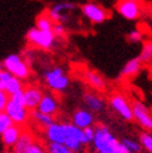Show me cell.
I'll list each match as a JSON object with an SVG mask.
<instances>
[{
	"label": "cell",
	"mask_w": 152,
	"mask_h": 153,
	"mask_svg": "<svg viewBox=\"0 0 152 153\" xmlns=\"http://www.w3.org/2000/svg\"><path fill=\"white\" fill-rule=\"evenodd\" d=\"M45 138L48 142L63 143L75 153H79L86 146L82 129L69 122L54 121L44 129Z\"/></svg>",
	"instance_id": "obj_1"
},
{
	"label": "cell",
	"mask_w": 152,
	"mask_h": 153,
	"mask_svg": "<svg viewBox=\"0 0 152 153\" xmlns=\"http://www.w3.org/2000/svg\"><path fill=\"white\" fill-rule=\"evenodd\" d=\"M95 137L92 141V146L96 153H120L126 151L124 144L121 143L117 137L111 132V129L102 123L94 125Z\"/></svg>",
	"instance_id": "obj_2"
},
{
	"label": "cell",
	"mask_w": 152,
	"mask_h": 153,
	"mask_svg": "<svg viewBox=\"0 0 152 153\" xmlns=\"http://www.w3.org/2000/svg\"><path fill=\"white\" fill-rule=\"evenodd\" d=\"M4 112L10 117L14 125L26 127L28 121L30 120V111L25 107L22 90L9 96Z\"/></svg>",
	"instance_id": "obj_3"
},
{
	"label": "cell",
	"mask_w": 152,
	"mask_h": 153,
	"mask_svg": "<svg viewBox=\"0 0 152 153\" xmlns=\"http://www.w3.org/2000/svg\"><path fill=\"white\" fill-rule=\"evenodd\" d=\"M42 79L46 87L56 94L64 92L70 86V77L61 66H51L45 68L42 72Z\"/></svg>",
	"instance_id": "obj_4"
},
{
	"label": "cell",
	"mask_w": 152,
	"mask_h": 153,
	"mask_svg": "<svg viewBox=\"0 0 152 153\" xmlns=\"http://www.w3.org/2000/svg\"><path fill=\"white\" fill-rule=\"evenodd\" d=\"M3 68L10 72L13 76L20 79L21 81L28 80L31 75V68L29 62L20 53H10L1 61Z\"/></svg>",
	"instance_id": "obj_5"
},
{
	"label": "cell",
	"mask_w": 152,
	"mask_h": 153,
	"mask_svg": "<svg viewBox=\"0 0 152 153\" xmlns=\"http://www.w3.org/2000/svg\"><path fill=\"white\" fill-rule=\"evenodd\" d=\"M26 41L30 46L35 49L49 51L54 48L56 42V36L52 33V30H40L36 26H34L28 30Z\"/></svg>",
	"instance_id": "obj_6"
},
{
	"label": "cell",
	"mask_w": 152,
	"mask_h": 153,
	"mask_svg": "<svg viewBox=\"0 0 152 153\" xmlns=\"http://www.w3.org/2000/svg\"><path fill=\"white\" fill-rule=\"evenodd\" d=\"M81 13L92 24H102L109 19L110 13L105 7L95 1H87L81 5Z\"/></svg>",
	"instance_id": "obj_7"
},
{
	"label": "cell",
	"mask_w": 152,
	"mask_h": 153,
	"mask_svg": "<svg viewBox=\"0 0 152 153\" xmlns=\"http://www.w3.org/2000/svg\"><path fill=\"white\" fill-rule=\"evenodd\" d=\"M76 9V5L70 1H61L51 5L46 10L48 15L51 18L54 22H60V24H66L70 20L71 13Z\"/></svg>",
	"instance_id": "obj_8"
},
{
	"label": "cell",
	"mask_w": 152,
	"mask_h": 153,
	"mask_svg": "<svg viewBox=\"0 0 152 153\" xmlns=\"http://www.w3.org/2000/svg\"><path fill=\"white\" fill-rule=\"evenodd\" d=\"M109 105L112 108V111H115L118 116L125 120V121H133L132 116V106L130 101L127 98L121 95V94H113L109 98Z\"/></svg>",
	"instance_id": "obj_9"
},
{
	"label": "cell",
	"mask_w": 152,
	"mask_h": 153,
	"mask_svg": "<svg viewBox=\"0 0 152 153\" xmlns=\"http://www.w3.org/2000/svg\"><path fill=\"white\" fill-rule=\"evenodd\" d=\"M132 106V116L133 120L145 129V131L152 132V113L148 107L141 102V101H135L131 103Z\"/></svg>",
	"instance_id": "obj_10"
},
{
	"label": "cell",
	"mask_w": 152,
	"mask_h": 153,
	"mask_svg": "<svg viewBox=\"0 0 152 153\" xmlns=\"http://www.w3.org/2000/svg\"><path fill=\"white\" fill-rule=\"evenodd\" d=\"M116 10L126 20H137L141 16V7L139 1L132 0H118Z\"/></svg>",
	"instance_id": "obj_11"
},
{
	"label": "cell",
	"mask_w": 152,
	"mask_h": 153,
	"mask_svg": "<svg viewBox=\"0 0 152 153\" xmlns=\"http://www.w3.org/2000/svg\"><path fill=\"white\" fill-rule=\"evenodd\" d=\"M42 95H44V92H42L41 87H39V86H36V85L24 86V88H22V96H24L25 107L29 111L35 110L37 105H39Z\"/></svg>",
	"instance_id": "obj_12"
},
{
	"label": "cell",
	"mask_w": 152,
	"mask_h": 153,
	"mask_svg": "<svg viewBox=\"0 0 152 153\" xmlns=\"http://www.w3.org/2000/svg\"><path fill=\"white\" fill-rule=\"evenodd\" d=\"M71 123L75 125L76 127L83 129L86 127L95 125V116H94V113L89 111L87 108H79L72 113Z\"/></svg>",
	"instance_id": "obj_13"
},
{
	"label": "cell",
	"mask_w": 152,
	"mask_h": 153,
	"mask_svg": "<svg viewBox=\"0 0 152 153\" xmlns=\"http://www.w3.org/2000/svg\"><path fill=\"white\" fill-rule=\"evenodd\" d=\"M34 142H35V138L33 132H30L26 127H24L19 140L11 147V153H29Z\"/></svg>",
	"instance_id": "obj_14"
},
{
	"label": "cell",
	"mask_w": 152,
	"mask_h": 153,
	"mask_svg": "<svg viewBox=\"0 0 152 153\" xmlns=\"http://www.w3.org/2000/svg\"><path fill=\"white\" fill-rule=\"evenodd\" d=\"M36 110L50 116H55L59 112V100L52 94H44Z\"/></svg>",
	"instance_id": "obj_15"
},
{
	"label": "cell",
	"mask_w": 152,
	"mask_h": 153,
	"mask_svg": "<svg viewBox=\"0 0 152 153\" xmlns=\"http://www.w3.org/2000/svg\"><path fill=\"white\" fill-rule=\"evenodd\" d=\"M22 129H24V127L22 126H19V125H11L7 127L5 131L0 134V137H1V142L4 144V147L6 148H11L15 142H16L19 140V137L22 132Z\"/></svg>",
	"instance_id": "obj_16"
},
{
	"label": "cell",
	"mask_w": 152,
	"mask_h": 153,
	"mask_svg": "<svg viewBox=\"0 0 152 153\" xmlns=\"http://www.w3.org/2000/svg\"><path fill=\"white\" fill-rule=\"evenodd\" d=\"M83 103H85L86 108L91 112L98 113L105 108L104 98L95 92H85L83 94Z\"/></svg>",
	"instance_id": "obj_17"
},
{
	"label": "cell",
	"mask_w": 152,
	"mask_h": 153,
	"mask_svg": "<svg viewBox=\"0 0 152 153\" xmlns=\"http://www.w3.org/2000/svg\"><path fill=\"white\" fill-rule=\"evenodd\" d=\"M142 62L140 61L139 57H133L131 60H128L127 62L124 65V67L121 68L120 77L122 79H132L136 75H139L141 68H142Z\"/></svg>",
	"instance_id": "obj_18"
},
{
	"label": "cell",
	"mask_w": 152,
	"mask_h": 153,
	"mask_svg": "<svg viewBox=\"0 0 152 153\" xmlns=\"http://www.w3.org/2000/svg\"><path fill=\"white\" fill-rule=\"evenodd\" d=\"M85 80L89 83V86H91L95 91H105L106 90V80L102 76L92 70H89L85 72Z\"/></svg>",
	"instance_id": "obj_19"
},
{
	"label": "cell",
	"mask_w": 152,
	"mask_h": 153,
	"mask_svg": "<svg viewBox=\"0 0 152 153\" xmlns=\"http://www.w3.org/2000/svg\"><path fill=\"white\" fill-rule=\"evenodd\" d=\"M30 118L33 120V122L42 129H45L48 126H50L52 122L55 121L54 116H50V114H46V113H42L40 111H37L36 108L35 110H31L30 111Z\"/></svg>",
	"instance_id": "obj_20"
},
{
	"label": "cell",
	"mask_w": 152,
	"mask_h": 153,
	"mask_svg": "<svg viewBox=\"0 0 152 153\" xmlns=\"http://www.w3.org/2000/svg\"><path fill=\"white\" fill-rule=\"evenodd\" d=\"M137 57L140 59L142 65L152 62V40H145L142 42L141 52Z\"/></svg>",
	"instance_id": "obj_21"
},
{
	"label": "cell",
	"mask_w": 152,
	"mask_h": 153,
	"mask_svg": "<svg viewBox=\"0 0 152 153\" xmlns=\"http://www.w3.org/2000/svg\"><path fill=\"white\" fill-rule=\"evenodd\" d=\"M22 88H24V83H22V81L20 79L15 77V76H11L4 86V91L9 96L15 94V92H19V91H21Z\"/></svg>",
	"instance_id": "obj_22"
},
{
	"label": "cell",
	"mask_w": 152,
	"mask_h": 153,
	"mask_svg": "<svg viewBox=\"0 0 152 153\" xmlns=\"http://www.w3.org/2000/svg\"><path fill=\"white\" fill-rule=\"evenodd\" d=\"M35 26L40 30H52L54 26V21L51 20V18L48 15L46 11H44L42 14H40L39 16L36 18V24Z\"/></svg>",
	"instance_id": "obj_23"
},
{
	"label": "cell",
	"mask_w": 152,
	"mask_h": 153,
	"mask_svg": "<svg viewBox=\"0 0 152 153\" xmlns=\"http://www.w3.org/2000/svg\"><path fill=\"white\" fill-rule=\"evenodd\" d=\"M121 143L124 144V147L126 148L127 152H132V153H141L142 152V147L139 141H136L130 137H124L121 140Z\"/></svg>",
	"instance_id": "obj_24"
},
{
	"label": "cell",
	"mask_w": 152,
	"mask_h": 153,
	"mask_svg": "<svg viewBox=\"0 0 152 153\" xmlns=\"http://www.w3.org/2000/svg\"><path fill=\"white\" fill-rule=\"evenodd\" d=\"M139 142L142 149H146L148 153H152V132H141L139 136Z\"/></svg>",
	"instance_id": "obj_25"
},
{
	"label": "cell",
	"mask_w": 152,
	"mask_h": 153,
	"mask_svg": "<svg viewBox=\"0 0 152 153\" xmlns=\"http://www.w3.org/2000/svg\"><path fill=\"white\" fill-rule=\"evenodd\" d=\"M48 153H75L69 147H66L63 143H55V142H48L46 146Z\"/></svg>",
	"instance_id": "obj_26"
},
{
	"label": "cell",
	"mask_w": 152,
	"mask_h": 153,
	"mask_svg": "<svg viewBox=\"0 0 152 153\" xmlns=\"http://www.w3.org/2000/svg\"><path fill=\"white\" fill-rule=\"evenodd\" d=\"M11 125H13V122H11L10 117L7 116L4 111L0 112V134H1L5 129L9 126H11Z\"/></svg>",
	"instance_id": "obj_27"
},
{
	"label": "cell",
	"mask_w": 152,
	"mask_h": 153,
	"mask_svg": "<svg viewBox=\"0 0 152 153\" xmlns=\"http://www.w3.org/2000/svg\"><path fill=\"white\" fill-rule=\"evenodd\" d=\"M52 33L56 36V39H61L66 35V27L64 24H60V22H54V26H52Z\"/></svg>",
	"instance_id": "obj_28"
},
{
	"label": "cell",
	"mask_w": 152,
	"mask_h": 153,
	"mask_svg": "<svg viewBox=\"0 0 152 153\" xmlns=\"http://www.w3.org/2000/svg\"><path fill=\"white\" fill-rule=\"evenodd\" d=\"M83 132V138H85V143L86 144H91L94 141V137H95V127L94 126H90L82 129Z\"/></svg>",
	"instance_id": "obj_29"
},
{
	"label": "cell",
	"mask_w": 152,
	"mask_h": 153,
	"mask_svg": "<svg viewBox=\"0 0 152 153\" xmlns=\"http://www.w3.org/2000/svg\"><path fill=\"white\" fill-rule=\"evenodd\" d=\"M127 40L128 42H141L143 40V34L140 31V30H132V31L128 33L127 35Z\"/></svg>",
	"instance_id": "obj_30"
},
{
	"label": "cell",
	"mask_w": 152,
	"mask_h": 153,
	"mask_svg": "<svg viewBox=\"0 0 152 153\" xmlns=\"http://www.w3.org/2000/svg\"><path fill=\"white\" fill-rule=\"evenodd\" d=\"M29 153H48V151H46V147H44L41 143L35 141L33 143L31 148H30V152Z\"/></svg>",
	"instance_id": "obj_31"
},
{
	"label": "cell",
	"mask_w": 152,
	"mask_h": 153,
	"mask_svg": "<svg viewBox=\"0 0 152 153\" xmlns=\"http://www.w3.org/2000/svg\"><path fill=\"white\" fill-rule=\"evenodd\" d=\"M7 100H9V95H7L5 91L0 90V112H3L5 110V106L7 103Z\"/></svg>",
	"instance_id": "obj_32"
},
{
	"label": "cell",
	"mask_w": 152,
	"mask_h": 153,
	"mask_svg": "<svg viewBox=\"0 0 152 153\" xmlns=\"http://www.w3.org/2000/svg\"><path fill=\"white\" fill-rule=\"evenodd\" d=\"M150 76L152 77V62L150 64Z\"/></svg>",
	"instance_id": "obj_33"
},
{
	"label": "cell",
	"mask_w": 152,
	"mask_h": 153,
	"mask_svg": "<svg viewBox=\"0 0 152 153\" xmlns=\"http://www.w3.org/2000/svg\"><path fill=\"white\" fill-rule=\"evenodd\" d=\"M120 153H132V152H127V151H122V152H120Z\"/></svg>",
	"instance_id": "obj_34"
},
{
	"label": "cell",
	"mask_w": 152,
	"mask_h": 153,
	"mask_svg": "<svg viewBox=\"0 0 152 153\" xmlns=\"http://www.w3.org/2000/svg\"><path fill=\"white\" fill-rule=\"evenodd\" d=\"M3 70V65H1V62H0V71Z\"/></svg>",
	"instance_id": "obj_35"
},
{
	"label": "cell",
	"mask_w": 152,
	"mask_h": 153,
	"mask_svg": "<svg viewBox=\"0 0 152 153\" xmlns=\"http://www.w3.org/2000/svg\"><path fill=\"white\" fill-rule=\"evenodd\" d=\"M132 1H140V0H132Z\"/></svg>",
	"instance_id": "obj_36"
},
{
	"label": "cell",
	"mask_w": 152,
	"mask_h": 153,
	"mask_svg": "<svg viewBox=\"0 0 152 153\" xmlns=\"http://www.w3.org/2000/svg\"><path fill=\"white\" fill-rule=\"evenodd\" d=\"M151 113H152V108H151Z\"/></svg>",
	"instance_id": "obj_37"
}]
</instances>
